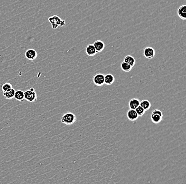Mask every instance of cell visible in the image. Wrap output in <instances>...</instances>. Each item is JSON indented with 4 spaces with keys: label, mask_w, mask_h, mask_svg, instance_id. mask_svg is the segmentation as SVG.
<instances>
[{
    "label": "cell",
    "mask_w": 186,
    "mask_h": 184,
    "mask_svg": "<svg viewBox=\"0 0 186 184\" xmlns=\"http://www.w3.org/2000/svg\"><path fill=\"white\" fill-rule=\"evenodd\" d=\"M15 89L12 88L8 91L3 92V95L7 99H12L15 97Z\"/></svg>",
    "instance_id": "9a60e30c"
},
{
    "label": "cell",
    "mask_w": 186,
    "mask_h": 184,
    "mask_svg": "<svg viewBox=\"0 0 186 184\" xmlns=\"http://www.w3.org/2000/svg\"><path fill=\"white\" fill-rule=\"evenodd\" d=\"M24 100L30 102H34L37 100V95L35 91L28 90L24 92Z\"/></svg>",
    "instance_id": "277c9868"
},
{
    "label": "cell",
    "mask_w": 186,
    "mask_h": 184,
    "mask_svg": "<svg viewBox=\"0 0 186 184\" xmlns=\"http://www.w3.org/2000/svg\"><path fill=\"white\" fill-rule=\"evenodd\" d=\"M38 56V54L34 49H29L26 51L25 53V58L29 61H34Z\"/></svg>",
    "instance_id": "52a82bcc"
},
{
    "label": "cell",
    "mask_w": 186,
    "mask_h": 184,
    "mask_svg": "<svg viewBox=\"0 0 186 184\" xmlns=\"http://www.w3.org/2000/svg\"><path fill=\"white\" fill-rule=\"evenodd\" d=\"M137 114L139 116H142L145 112V110H144L143 108H142L141 106H139L137 108L135 109Z\"/></svg>",
    "instance_id": "ffe728a7"
},
{
    "label": "cell",
    "mask_w": 186,
    "mask_h": 184,
    "mask_svg": "<svg viewBox=\"0 0 186 184\" xmlns=\"http://www.w3.org/2000/svg\"><path fill=\"white\" fill-rule=\"evenodd\" d=\"M163 118V114L161 110L156 109L153 110L151 115V121L154 124H159L160 123Z\"/></svg>",
    "instance_id": "3957f363"
},
{
    "label": "cell",
    "mask_w": 186,
    "mask_h": 184,
    "mask_svg": "<svg viewBox=\"0 0 186 184\" xmlns=\"http://www.w3.org/2000/svg\"><path fill=\"white\" fill-rule=\"evenodd\" d=\"M124 62H126L128 64H129L132 67H133L135 64V59L134 57L131 55H128L124 59Z\"/></svg>",
    "instance_id": "e0dca14e"
},
{
    "label": "cell",
    "mask_w": 186,
    "mask_h": 184,
    "mask_svg": "<svg viewBox=\"0 0 186 184\" xmlns=\"http://www.w3.org/2000/svg\"><path fill=\"white\" fill-rule=\"evenodd\" d=\"M76 116L72 112H68L63 115L61 117V122L67 125L73 124L76 121Z\"/></svg>",
    "instance_id": "6da1fadb"
},
{
    "label": "cell",
    "mask_w": 186,
    "mask_h": 184,
    "mask_svg": "<svg viewBox=\"0 0 186 184\" xmlns=\"http://www.w3.org/2000/svg\"><path fill=\"white\" fill-rule=\"evenodd\" d=\"M48 21L51 24L53 29H56L59 26L64 27L66 24L64 20H62L60 18H59L56 15L49 17L48 18Z\"/></svg>",
    "instance_id": "7a4b0ae2"
},
{
    "label": "cell",
    "mask_w": 186,
    "mask_h": 184,
    "mask_svg": "<svg viewBox=\"0 0 186 184\" xmlns=\"http://www.w3.org/2000/svg\"><path fill=\"white\" fill-rule=\"evenodd\" d=\"M140 106L144 109V110L146 111L150 109L151 106L150 102L146 99L142 100L141 102H140Z\"/></svg>",
    "instance_id": "2e32d148"
},
{
    "label": "cell",
    "mask_w": 186,
    "mask_h": 184,
    "mask_svg": "<svg viewBox=\"0 0 186 184\" xmlns=\"http://www.w3.org/2000/svg\"><path fill=\"white\" fill-rule=\"evenodd\" d=\"M104 80L105 84L109 85H112L113 83L114 82L115 78L112 74H107L105 75Z\"/></svg>",
    "instance_id": "5bb4252c"
},
{
    "label": "cell",
    "mask_w": 186,
    "mask_h": 184,
    "mask_svg": "<svg viewBox=\"0 0 186 184\" xmlns=\"http://www.w3.org/2000/svg\"><path fill=\"white\" fill-rule=\"evenodd\" d=\"M128 119L131 121H136L139 118V116L135 109H130L127 112Z\"/></svg>",
    "instance_id": "9c48e42d"
},
{
    "label": "cell",
    "mask_w": 186,
    "mask_h": 184,
    "mask_svg": "<svg viewBox=\"0 0 186 184\" xmlns=\"http://www.w3.org/2000/svg\"><path fill=\"white\" fill-rule=\"evenodd\" d=\"M93 45L96 49V52L97 53L101 52L104 50L105 48L104 42L102 40H96V42H94Z\"/></svg>",
    "instance_id": "30bf717a"
},
{
    "label": "cell",
    "mask_w": 186,
    "mask_h": 184,
    "mask_svg": "<svg viewBox=\"0 0 186 184\" xmlns=\"http://www.w3.org/2000/svg\"><path fill=\"white\" fill-rule=\"evenodd\" d=\"M178 16L180 19L186 20V5H182L178 8L177 10Z\"/></svg>",
    "instance_id": "ba28073f"
},
{
    "label": "cell",
    "mask_w": 186,
    "mask_h": 184,
    "mask_svg": "<svg viewBox=\"0 0 186 184\" xmlns=\"http://www.w3.org/2000/svg\"><path fill=\"white\" fill-rule=\"evenodd\" d=\"M143 54L146 59H152L153 57H155V52L152 47L149 46L146 47L143 49Z\"/></svg>",
    "instance_id": "8992f818"
},
{
    "label": "cell",
    "mask_w": 186,
    "mask_h": 184,
    "mask_svg": "<svg viewBox=\"0 0 186 184\" xmlns=\"http://www.w3.org/2000/svg\"><path fill=\"white\" fill-rule=\"evenodd\" d=\"M14 98L18 101L21 102H23L24 100V92L22 90H20L15 91Z\"/></svg>",
    "instance_id": "4fadbf2b"
},
{
    "label": "cell",
    "mask_w": 186,
    "mask_h": 184,
    "mask_svg": "<svg viewBox=\"0 0 186 184\" xmlns=\"http://www.w3.org/2000/svg\"><path fill=\"white\" fill-rule=\"evenodd\" d=\"M12 88V85H11V83L9 82H6L4 83V85H2V90L3 92L8 91L10 90V89Z\"/></svg>",
    "instance_id": "d6986e66"
},
{
    "label": "cell",
    "mask_w": 186,
    "mask_h": 184,
    "mask_svg": "<svg viewBox=\"0 0 186 184\" xmlns=\"http://www.w3.org/2000/svg\"><path fill=\"white\" fill-rule=\"evenodd\" d=\"M140 100L138 98H133L130 100L129 102V107L130 109H135L139 106H140Z\"/></svg>",
    "instance_id": "7c38bea8"
},
{
    "label": "cell",
    "mask_w": 186,
    "mask_h": 184,
    "mask_svg": "<svg viewBox=\"0 0 186 184\" xmlns=\"http://www.w3.org/2000/svg\"><path fill=\"white\" fill-rule=\"evenodd\" d=\"M121 66L122 70L124 72H129L132 70V66L126 62H123L121 63Z\"/></svg>",
    "instance_id": "ac0fdd59"
},
{
    "label": "cell",
    "mask_w": 186,
    "mask_h": 184,
    "mask_svg": "<svg viewBox=\"0 0 186 184\" xmlns=\"http://www.w3.org/2000/svg\"><path fill=\"white\" fill-rule=\"evenodd\" d=\"M86 53L89 56H93L97 54L96 49L93 44H89L86 49Z\"/></svg>",
    "instance_id": "8fae6325"
},
{
    "label": "cell",
    "mask_w": 186,
    "mask_h": 184,
    "mask_svg": "<svg viewBox=\"0 0 186 184\" xmlns=\"http://www.w3.org/2000/svg\"><path fill=\"white\" fill-rule=\"evenodd\" d=\"M29 90H31V91H34V88H31Z\"/></svg>",
    "instance_id": "44dd1931"
},
{
    "label": "cell",
    "mask_w": 186,
    "mask_h": 184,
    "mask_svg": "<svg viewBox=\"0 0 186 184\" xmlns=\"http://www.w3.org/2000/svg\"><path fill=\"white\" fill-rule=\"evenodd\" d=\"M105 75L102 73H97L93 76V82L95 85L100 87L105 84Z\"/></svg>",
    "instance_id": "5b68a950"
}]
</instances>
